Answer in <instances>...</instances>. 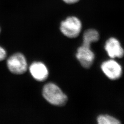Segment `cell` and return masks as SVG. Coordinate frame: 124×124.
Segmentation results:
<instances>
[{
  "mask_svg": "<svg viewBox=\"0 0 124 124\" xmlns=\"http://www.w3.org/2000/svg\"><path fill=\"white\" fill-rule=\"evenodd\" d=\"M45 99L50 104L57 106H64L68 102V97L57 85L48 83L42 90Z\"/></svg>",
  "mask_w": 124,
  "mask_h": 124,
  "instance_id": "6da1fadb",
  "label": "cell"
},
{
  "mask_svg": "<svg viewBox=\"0 0 124 124\" xmlns=\"http://www.w3.org/2000/svg\"></svg>",
  "mask_w": 124,
  "mask_h": 124,
  "instance_id": "7c38bea8",
  "label": "cell"
},
{
  "mask_svg": "<svg viewBox=\"0 0 124 124\" xmlns=\"http://www.w3.org/2000/svg\"><path fill=\"white\" fill-rule=\"evenodd\" d=\"M104 49L111 58H120L124 56V48L120 41L115 37H110L107 40L104 45Z\"/></svg>",
  "mask_w": 124,
  "mask_h": 124,
  "instance_id": "8992f818",
  "label": "cell"
},
{
  "mask_svg": "<svg viewBox=\"0 0 124 124\" xmlns=\"http://www.w3.org/2000/svg\"><path fill=\"white\" fill-rule=\"evenodd\" d=\"M97 121L99 124H119L120 120L108 115H101L98 116Z\"/></svg>",
  "mask_w": 124,
  "mask_h": 124,
  "instance_id": "9c48e42d",
  "label": "cell"
},
{
  "mask_svg": "<svg viewBox=\"0 0 124 124\" xmlns=\"http://www.w3.org/2000/svg\"><path fill=\"white\" fill-rule=\"evenodd\" d=\"M62 1L67 4H75L79 2L80 0H62Z\"/></svg>",
  "mask_w": 124,
  "mask_h": 124,
  "instance_id": "8fae6325",
  "label": "cell"
},
{
  "mask_svg": "<svg viewBox=\"0 0 124 124\" xmlns=\"http://www.w3.org/2000/svg\"><path fill=\"white\" fill-rule=\"evenodd\" d=\"M9 71L16 75L24 74L27 70L26 59L22 53H16L11 56L7 61Z\"/></svg>",
  "mask_w": 124,
  "mask_h": 124,
  "instance_id": "3957f363",
  "label": "cell"
},
{
  "mask_svg": "<svg viewBox=\"0 0 124 124\" xmlns=\"http://www.w3.org/2000/svg\"><path fill=\"white\" fill-rule=\"evenodd\" d=\"M30 71L35 80L43 81L48 76V71L44 64L41 62H34L30 67Z\"/></svg>",
  "mask_w": 124,
  "mask_h": 124,
  "instance_id": "52a82bcc",
  "label": "cell"
},
{
  "mask_svg": "<svg viewBox=\"0 0 124 124\" xmlns=\"http://www.w3.org/2000/svg\"><path fill=\"white\" fill-rule=\"evenodd\" d=\"M75 56L80 65L85 69H89L92 66L95 58L91 46L83 44L78 48Z\"/></svg>",
  "mask_w": 124,
  "mask_h": 124,
  "instance_id": "5b68a950",
  "label": "cell"
},
{
  "mask_svg": "<svg viewBox=\"0 0 124 124\" xmlns=\"http://www.w3.org/2000/svg\"><path fill=\"white\" fill-rule=\"evenodd\" d=\"M100 38L99 32L94 29H89L85 31L83 36V44L91 46L94 42H97Z\"/></svg>",
  "mask_w": 124,
  "mask_h": 124,
  "instance_id": "ba28073f",
  "label": "cell"
},
{
  "mask_svg": "<svg viewBox=\"0 0 124 124\" xmlns=\"http://www.w3.org/2000/svg\"><path fill=\"white\" fill-rule=\"evenodd\" d=\"M82 29V23L79 18L70 16L62 21L60 30L62 34L69 38H75L79 36Z\"/></svg>",
  "mask_w": 124,
  "mask_h": 124,
  "instance_id": "7a4b0ae2",
  "label": "cell"
},
{
  "mask_svg": "<svg viewBox=\"0 0 124 124\" xmlns=\"http://www.w3.org/2000/svg\"><path fill=\"white\" fill-rule=\"evenodd\" d=\"M7 57V53L4 49L0 46V61L4 60Z\"/></svg>",
  "mask_w": 124,
  "mask_h": 124,
  "instance_id": "30bf717a",
  "label": "cell"
},
{
  "mask_svg": "<svg viewBox=\"0 0 124 124\" xmlns=\"http://www.w3.org/2000/svg\"><path fill=\"white\" fill-rule=\"evenodd\" d=\"M101 69L104 74L111 80L119 79L123 74L122 67L113 58L102 62Z\"/></svg>",
  "mask_w": 124,
  "mask_h": 124,
  "instance_id": "277c9868",
  "label": "cell"
}]
</instances>
